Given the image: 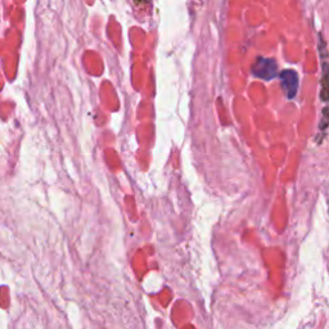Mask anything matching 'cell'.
Here are the masks:
<instances>
[{"instance_id":"277c9868","label":"cell","mask_w":329,"mask_h":329,"mask_svg":"<svg viewBox=\"0 0 329 329\" xmlns=\"http://www.w3.org/2000/svg\"><path fill=\"white\" fill-rule=\"evenodd\" d=\"M327 107H324V109H323V120L322 122H320V129H322V133L323 135H324V133H326L327 130V126H328V113H327Z\"/></svg>"},{"instance_id":"3957f363","label":"cell","mask_w":329,"mask_h":329,"mask_svg":"<svg viewBox=\"0 0 329 329\" xmlns=\"http://www.w3.org/2000/svg\"><path fill=\"white\" fill-rule=\"evenodd\" d=\"M320 36V35H319ZM320 52H322L323 57V79H322V101L326 103L327 99H328V89H327V85H328V63H327V49H326V43L323 41L322 36H320Z\"/></svg>"},{"instance_id":"7a4b0ae2","label":"cell","mask_w":329,"mask_h":329,"mask_svg":"<svg viewBox=\"0 0 329 329\" xmlns=\"http://www.w3.org/2000/svg\"><path fill=\"white\" fill-rule=\"evenodd\" d=\"M279 80H280V87L288 99H293L296 97L298 91V85H300V79L296 71L293 69H284L279 73Z\"/></svg>"},{"instance_id":"6da1fadb","label":"cell","mask_w":329,"mask_h":329,"mask_svg":"<svg viewBox=\"0 0 329 329\" xmlns=\"http://www.w3.org/2000/svg\"><path fill=\"white\" fill-rule=\"evenodd\" d=\"M252 75L262 80H273L278 76V63L273 58L257 57L252 66Z\"/></svg>"}]
</instances>
